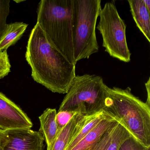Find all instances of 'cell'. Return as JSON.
I'll use <instances>...</instances> for the list:
<instances>
[{
    "label": "cell",
    "instance_id": "cell-1",
    "mask_svg": "<svg viewBox=\"0 0 150 150\" xmlns=\"http://www.w3.org/2000/svg\"><path fill=\"white\" fill-rule=\"evenodd\" d=\"M26 60L34 80L52 93L66 94L76 74V65L55 48L36 23L30 32Z\"/></svg>",
    "mask_w": 150,
    "mask_h": 150
},
{
    "label": "cell",
    "instance_id": "cell-2",
    "mask_svg": "<svg viewBox=\"0 0 150 150\" xmlns=\"http://www.w3.org/2000/svg\"><path fill=\"white\" fill-rule=\"evenodd\" d=\"M74 0H42L38 6L37 22L49 42L76 65L74 52Z\"/></svg>",
    "mask_w": 150,
    "mask_h": 150
},
{
    "label": "cell",
    "instance_id": "cell-3",
    "mask_svg": "<svg viewBox=\"0 0 150 150\" xmlns=\"http://www.w3.org/2000/svg\"><path fill=\"white\" fill-rule=\"evenodd\" d=\"M109 100L105 112L121 123L132 137L150 148V106L125 89L108 87Z\"/></svg>",
    "mask_w": 150,
    "mask_h": 150
},
{
    "label": "cell",
    "instance_id": "cell-4",
    "mask_svg": "<svg viewBox=\"0 0 150 150\" xmlns=\"http://www.w3.org/2000/svg\"><path fill=\"white\" fill-rule=\"evenodd\" d=\"M108 88L99 75H76L58 111H71L85 116L105 111L109 100Z\"/></svg>",
    "mask_w": 150,
    "mask_h": 150
},
{
    "label": "cell",
    "instance_id": "cell-5",
    "mask_svg": "<svg viewBox=\"0 0 150 150\" xmlns=\"http://www.w3.org/2000/svg\"><path fill=\"white\" fill-rule=\"evenodd\" d=\"M101 3L100 0H74L73 38L76 64L99 51L96 29Z\"/></svg>",
    "mask_w": 150,
    "mask_h": 150
},
{
    "label": "cell",
    "instance_id": "cell-6",
    "mask_svg": "<svg viewBox=\"0 0 150 150\" xmlns=\"http://www.w3.org/2000/svg\"><path fill=\"white\" fill-rule=\"evenodd\" d=\"M97 29L103 38V47L110 57L125 63L131 53L126 41V25L119 16L114 1L106 2L100 12Z\"/></svg>",
    "mask_w": 150,
    "mask_h": 150
},
{
    "label": "cell",
    "instance_id": "cell-7",
    "mask_svg": "<svg viewBox=\"0 0 150 150\" xmlns=\"http://www.w3.org/2000/svg\"><path fill=\"white\" fill-rule=\"evenodd\" d=\"M44 138L31 129L3 130L0 150H44Z\"/></svg>",
    "mask_w": 150,
    "mask_h": 150
},
{
    "label": "cell",
    "instance_id": "cell-8",
    "mask_svg": "<svg viewBox=\"0 0 150 150\" xmlns=\"http://www.w3.org/2000/svg\"><path fill=\"white\" fill-rule=\"evenodd\" d=\"M33 123L22 110L0 92V129H31Z\"/></svg>",
    "mask_w": 150,
    "mask_h": 150
},
{
    "label": "cell",
    "instance_id": "cell-9",
    "mask_svg": "<svg viewBox=\"0 0 150 150\" xmlns=\"http://www.w3.org/2000/svg\"><path fill=\"white\" fill-rule=\"evenodd\" d=\"M131 137L128 130L117 122L103 134L93 150H118L124 142Z\"/></svg>",
    "mask_w": 150,
    "mask_h": 150
},
{
    "label": "cell",
    "instance_id": "cell-10",
    "mask_svg": "<svg viewBox=\"0 0 150 150\" xmlns=\"http://www.w3.org/2000/svg\"><path fill=\"white\" fill-rule=\"evenodd\" d=\"M110 116L105 111L85 116L79 121L65 150H71L103 119Z\"/></svg>",
    "mask_w": 150,
    "mask_h": 150
},
{
    "label": "cell",
    "instance_id": "cell-11",
    "mask_svg": "<svg viewBox=\"0 0 150 150\" xmlns=\"http://www.w3.org/2000/svg\"><path fill=\"white\" fill-rule=\"evenodd\" d=\"M132 18L137 28L150 42V12L143 0H129Z\"/></svg>",
    "mask_w": 150,
    "mask_h": 150
},
{
    "label": "cell",
    "instance_id": "cell-12",
    "mask_svg": "<svg viewBox=\"0 0 150 150\" xmlns=\"http://www.w3.org/2000/svg\"><path fill=\"white\" fill-rule=\"evenodd\" d=\"M117 121L111 116L101 121L71 150H87L96 144L103 134Z\"/></svg>",
    "mask_w": 150,
    "mask_h": 150
},
{
    "label": "cell",
    "instance_id": "cell-13",
    "mask_svg": "<svg viewBox=\"0 0 150 150\" xmlns=\"http://www.w3.org/2000/svg\"><path fill=\"white\" fill-rule=\"evenodd\" d=\"M55 109L47 108L39 117L40 122L39 132L42 134L47 144V148L50 147L58 134Z\"/></svg>",
    "mask_w": 150,
    "mask_h": 150
},
{
    "label": "cell",
    "instance_id": "cell-14",
    "mask_svg": "<svg viewBox=\"0 0 150 150\" xmlns=\"http://www.w3.org/2000/svg\"><path fill=\"white\" fill-rule=\"evenodd\" d=\"M85 115L75 114L69 122L59 132L51 145L47 150H65L75 131L76 126Z\"/></svg>",
    "mask_w": 150,
    "mask_h": 150
},
{
    "label": "cell",
    "instance_id": "cell-15",
    "mask_svg": "<svg viewBox=\"0 0 150 150\" xmlns=\"http://www.w3.org/2000/svg\"><path fill=\"white\" fill-rule=\"evenodd\" d=\"M28 24L22 22L8 24L6 28L0 38V51L7 50L15 44L22 36Z\"/></svg>",
    "mask_w": 150,
    "mask_h": 150
},
{
    "label": "cell",
    "instance_id": "cell-16",
    "mask_svg": "<svg viewBox=\"0 0 150 150\" xmlns=\"http://www.w3.org/2000/svg\"><path fill=\"white\" fill-rule=\"evenodd\" d=\"M10 0H0V38L8 24L7 19L10 12Z\"/></svg>",
    "mask_w": 150,
    "mask_h": 150
},
{
    "label": "cell",
    "instance_id": "cell-17",
    "mask_svg": "<svg viewBox=\"0 0 150 150\" xmlns=\"http://www.w3.org/2000/svg\"><path fill=\"white\" fill-rule=\"evenodd\" d=\"M11 68L7 51H0V79L8 75L11 71Z\"/></svg>",
    "mask_w": 150,
    "mask_h": 150
},
{
    "label": "cell",
    "instance_id": "cell-18",
    "mask_svg": "<svg viewBox=\"0 0 150 150\" xmlns=\"http://www.w3.org/2000/svg\"><path fill=\"white\" fill-rule=\"evenodd\" d=\"M76 114L77 113L67 111H58L57 113L56 120L58 133Z\"/></svg>",
    "mask_w": 150,
    "mask_h": 150
},
{
    "label": "cell",
    "instance_id": "cell-19",
    "mask_svg": "<svg viewBox=\"0 0 150 150\" xmlns=\"http://www.w3.org/2000/svg\"><path fill=\"white\" fill-rule=\"evenodd\" d=\"M118 150H150V148L143 146L131 137L124 142Z\"/></svg>",
    "mask_w": 150,
    "mask_h": 150
},
{
    "label": "cell",
    "instance_id": "cell-20",
    "mask_svg": "<svg viewBox=\"0 0 150 150\" xmlns=\"http://www.w3.org/2000/svg\"><path fill=\"white\" fill-rule=\"evenodd\" d=\"M150 78L148 79L147 82L145 84L146 88V92L147 93V100L146 102V103L150 106Z\"/></svg>",
    "mask_w": 150,
    "mask_h": 150
},
{
    "label": "cell",
    "instance_id": "cell-21",
    "mask_svg": "<svg viewBox=\"0 0 150 150\" xmlns=\"http://www.w3.org/2000/svg\"><path fill=\"white\" fill-rule=\"evenodd\" d=\"M148 11L150 13V0H143Z\"/></svg>",
    "mask_w": 150,
    "mask_h": 150
},
{
    "label": "cell",
    "instance_id": "cell-22",
    "mask_svg": "<svg viewBox=\"0 0 150 150\" xmlns=\"http://www.w3.org/2000/svg\"><path fill=\"white\" fill-rule=\"evenodd\" d=\"M3 130L0 129V141H1V136H2V133H3Z\"/></svg>",
    "mask_w": 150,
    "mask_h": 150
},
{
    "label": "cell",
    "instance_id": "cell-23",
    "mask_svg": "<svg viewBox=\"0 0 150 150\" xmlns=\"http://www.w3.org/2000/svg\"><path fill=\"white\" fill-rule=\"evenodd\" d=\"M15 1L16 3H21V2H23V1Z\"/></svg>",
    "mask_w": 150,
    "mask_h": 150
},
{
    "label": "cell",
    "instance_id": "cell-24",
    "mask_svg": "<svg viewBox=\"0 0 150 150\" xmlns=\"http://www.w3.org/2000/svg\"><path fill=\"white\" fill-rule=\"evenodd\" d=\"M94 145L93 146H92V147H91V148H89V149H88V150H93V147H94Z\"/></svg>",
    "mask_w": 150,
    "mask_h": 150
}]
</instances>
